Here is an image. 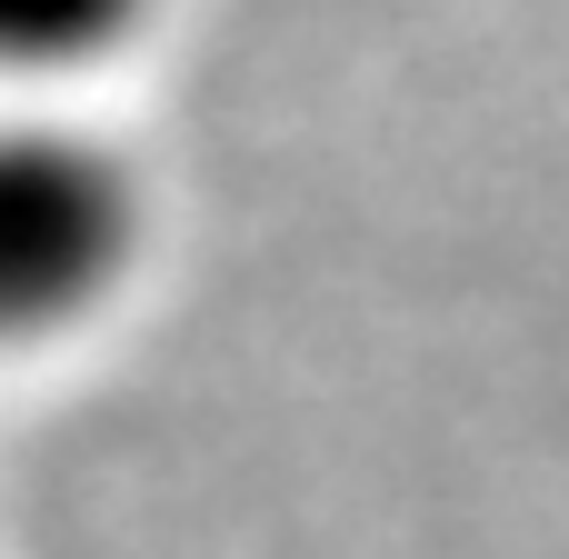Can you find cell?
Returning a JSON list of instances; mask_svg holds the SVG:
<instances>
[{"label":"cell","mask_w":569,"mask_h":559,"mask_svg":"<svg viewBox=\"0 0 569 559\" xmlns=\"http://www.w3.org/2000/svg\"><path fill=\"white\" fill-rule=\"evenodd\" d=\"M140 250V180L80 130H0V350L100 310Z\"/></svg>","instance_id":"obj_1"},{"label":"cell","mask_w":569,"mask_h":559,"mask_svg":"<svg viewBox=\"0 0 569 559\" xmlns=\"http://www.w3.org/2000/svg\"><path fill=\"white\" fill-rule=\"evenodd\" d=\"M140 20L150 0H0V70H90Z\"/></svg>","instance_id":"obj_2"}]
</instances>
